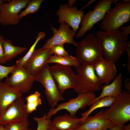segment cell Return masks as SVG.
I'll use <instances>...</instances> for the list:
<instances>
[{
	"label": "cell",
	"instance_id": "74e56055",
	"mask_svg": "<svg viewBox=\"0 0 130 130\" xmlns=\"http://www.w3.org/2000/svg\"><path fill=\"white\" fill-rule=\"evenodd\" d=\"M122 128L124 130H130V124L125 126L124 125Z\"/></svg>",
	"mask_w": 130,
	"mask_h": 130
},
{
	"label": "cell",
	"instance_id": "e0dca14e",
	"mask_svg": "<svg viewBox=\"0 0 130 130\" xmlns=\"http://www.w3.org/2000/svg\"><path fill=\"white\" fill-rule=\"evenodd\" d=\"M93 67L96 74L102 84H108L117 74L115 63L103 58Z\"/></svg>",
	"mask_w": 130,
	"mask_h": 130
},
{
	"label": "cell",
	"instance_id": "e575fe53",
	"mask_svg": "<svg viewBox=\"0 0 130 130\" xmlns=\"http://www.w3.org/2000/svg\"><path fill=\"white\" fill-rule=\"evenodd\" d=\"M96 1V0H90L88 2V3L86 4L82 7L81 9L80 10H83L88 7V6L91 5L94 2Z\"/></svg>",
	"mask_w": 130,
	"mask_h": 130
},
{
	"label": "cell",
	"instance_id": "4fadbf2b",
	"mask_svg": "<svg viewBox=\"0 0 130 130\" xmlns=\"http://www.w3.org/2000/svg\"><path fill=\"white\" fill-rule=\"evenodd\" d=\"M29 115L22 97L14 101L0 117V125L23 120L28 118Z\"/></svg>",
	"mask_w": 130,
	"mask_h": 130
},
{
	"label": "cell",
	"instance_id": "d6a6232c",
	"mask_svg": "<svg viewBox=\"0 0 130 130\" xmlns=\"http://www.w3.org/2000/svg\"><path fill=\"white\" fill-rule=\"evenodd\" d=\"M127 54L128 58V62L127 65V69L129 72H130V47L126 46L125 50Z\"/></svg>",
	"mask_w": 130,
	"mask_h": 130
},
{
	"label": "cell",
	"instance_id": "836d02e7",
	"mask_svg": "<svg viewBox=\"0 0 130 130\" xmlns=\"http://www.w3.org/2000/svg\"><path fill=\"white\" fill-rule=\"evenodd\" d=\"M124 86L126 90L130 92V79L129 78L126 79L124 81Z\"/></svg>",
	"mask_w": 130,
	"mask_h": 130
},
{
	"label": "cell",
	"instance_id": "30bf717a",
	"mask_svg": "<svg viewBox=\"0 0 130 130\" xmlns=\"http://www.w3.org/2000/svg\"><path fill=\"white\" fill-rule=\"evenodd\" d=\"M29 0H13L0 6V24L6 26L18 24L20 11L27 6Z\"/></svg>",
	"mask_w": 130,
	"mask_h": 130
},
{
	"label": "cell",
	"instance_id": "8d00e7d4",
	"mask_svg": "<svg viewBox=\"0 0 130 130\" xmlns=\"http://www.w3.org/2000/svg\"><path fill=\"white\" fill-rule=\"evenodd\" d=\"M122 128L116 125H114L112 127L109 129V130H120Z\"/></svg>",
	"mask_w": 130,
	"mask_h": 130
},
{
	"label": "cell",
	"instance_id": "277c9868",
	"mask_svg": "<svg viewBox=\"0 0 130 130\" xmlns=\"http://www.w3.org/2000/svg\"><path fill=\"white\" fill-rule=\"evenodd\" d=\"M130 18V1L118 2L107 12L100 26L104 31L112 32L119 30Z\"/></svg>",
	"mask_w": 130,
	"mask_h": 130
},
{
	"label": "cell",
	"instance_id": "44dd1931",
	"mask_svg": "<svg viewBox=\"0 0 130 130\" xmlns=\"http://www.w3.org/2000/svg\"><path fill=\"white\" fill-rule=\"evenodd\" d=\"M4 54L6 62L9 61L27 49L25 47L14 46L9 39H5L3 43Z\"/></svg>",
	"mask_w": 130,
	"mask_h": 130
},
{
	"label": "cell",
	"instance_id": "d6986e66",
	"mask_svg": "<svg viewBox=\"0 0 130 130\" xmlns=\"http://www.w3.org/2000/svg\"><path fill=\"white\" fill-rule=\"evenodd\" d=\"M81 120V118L65 114L55 117L52 121V127L56 130H75L79 127Z\"/></svg>",
	"mask_w": 130,
	"mask_h": 130
},
{
	"label": "cell",
	"instance_id": "ee69618b",
	"mask_svg": "<svg viewBox=\"0 0 130 130\" xmlns=\"http://www.w3.org/2000/svg\"><path fill=\"white\" fill-rule=\"evenodd\" d=\"M120 130H124L122 128Z\"/></svg>",
	"mask_w": 130,
	"mask_h": 130
},
{
	"label": "cell",
	"instance_id": "ba28073f",
	"mask_svg": "<svg viewBox=\"0 0 130 130\" xmlns=\"http://www.w3.org/2000/svg\"><path fill=\"white\" fill-rule=\"evenodd\" d=\"M96 97L94 93L92 92L78 93L76 98H71L66 102L57 105L56 108H51L46 113L47 118L50 119L53 115L63 110H66L69 112L70 116L75 117L77 112L79 109L89 106Z\"/></svg>",
	"mask_w": 130,
	"mask_h": 130
},
{
	"label": "cell",
	"instance_id": "4dcf8cb0",
	"mask_svg": "<svg viewBox=\"0 0 130 130\" xmlns=\"http://www.w3.org/2000/svg\"><path fill=\"white\" fill-rule=\"evenodd\" d=\"M5 39L4 37L0 34V64L1 65L4 64L6 62L3 47V43Z\"/></svg>",
	"mask_w": 130,
	"mask_h": 130
},
{
	"label": "cell",
	"instance_id": "7bdbcfd3",
	"mask_svg": "<svg viewBox=\"0 0 130 130\" xmlns=\"http://www.w3.org/2000/svg\"><path fill=\"white\" fill-rule=\"evenodd\" d=\"M47 130H56L52 127L49 128Z\"/></svg>",
	"mask_w": 130,
	"mask_h": 130
},
{
	"label": "cell",
	"instance_id": "7a4b0ae2",
	"mask_svg": "<svg viewBox=\"0 0 130 130\" xmlns=\"http://www.w3.org/2000/svg\"><path fill=\"white\" fill-rule=\"evenodd\" d=\"M76 47L77 60L80 64L94 66L103 58L101 47L95 35H87L78 42Z\"/></svg>",
	"mask_w": 130,
	"mask_h": 130
},
{
	"label": "cell",
	"instance_id": "1f68e13d",
	"mask_svg": "<svg viewBox=\"0 0 130 130\" xmlns=\"http://www.w3.org/2000/svg\"><path fill=\"white\" fill-rule=\"evenodd\" d=\"M120 29L123 34L127 37L130 33V25L127 26H121Z\"/></svg>",
	"mask_w": 130,
	"mask_h": 130
},
{
	"label": "cell",
	"instance_id": "d590c367",
	"mask_svg": "<svg viewBox=\"0 0 130 130\" xmlns=\"http://www.w3.org/2000/svg\"><path fill=\"white\" fill-rule=\"evenodd\" d=\"M76 1L75 0H69L68 1L67 4L69 7H72L74 5Z\"/></svg>",
	"mask_w": 130,
	"mask_h": 130
},
{
	"label": "cell",
	"instance_id": "60d3db41",
	"mask_svg": "<svg viewBox=\"0 0 130 130\" xmlns=\"http://www.w3.org/2000/svg\"><path fill=\"white\" fill-rule=\"evenodd\" d=\"M0 130H6L4 127V125H0Z\"/></svg>",
	"mask_w": 130,
	"mask_h": 130
},
{
	"label": "cell",
	"instance_id": "9c48e42d",
	"mask_svg": "<svg viewBox=\"0 0 130 130\" xmlns=\"http://www.w3.org/2000/svg\"><path fill=\"white\" fill-rule=\"evenodd\" d=\"M51 73L57 85L59 91L63 94L66 89H75L78 82L77 75L71 66L56 64L49 66Z\"/></svg>",
	"mask_w": 130,
	"mask_h": 130
},
{
	"label": "cell",
	"instance_id": "8992f818",
	"mask_svg": "<svg viewBox=\"0 0 130 130\" xmlns=\"http://www.w3.org/2000/svg\"><path fill=\"white\" fill-rule=\"evenodd\" d=\"M112 0H99L93 7V10H89L84 15L80 23L81 27L77 33L76 38L84 36L96 23L104 19L107 12L111 8Z\"/></svg>",
	"mask_w": 130,
	"mask_h": 130
},
{
	"label": "cell",
	"instance_id": "cb8c5ba5",
	"mask_svg": "<svg viewBox=\"0 0 130 130\" xmlns=\"http://www.w3.org/2000/svg\"><path fill=\"white\" fill-rule=\"evenodd\" d=\"M40 96V94L36 91L26 98L27 103L25 104V107L29 114L36 110L37 108L42 104Z\"/></svg>",
	"mask_w": 130,
	"mask_h": 130
},
{
	"label": "cell",
	"instance_id": "2e32d148",
	"mask_svg": "<svg viewBox=\"0 0 130 130\" xmlns=\"http://www.w3.org/2000/svg\"><path fill=\"white\" fill-rule=\"evenodd\" d=\"M114 125L102 110L94 116L88 117L79 127L75 130H106Z\"/></svg>",
	"mask_w": 130,
	"mask_h": 130
},
{
	"label": "cell",
	"instance_id": "f1b7e54d",
	"mask_svg": "<svg viewBox=\"0 0 130 130\" xmlns=\"http://www.w3.org/2000/svg\"><path fill=\"white\" fill-rule=\"evenodd\" d=\"M64 45L63 44L58 45L50 48L52 54L59 56L66 57L69 56L65 49Z\"/></svg>",
	"mask_w": 130,
	"mask_h": 130
},
{
	"label": "cell",
	"instance_id": "f35d334b",
	"mask_svg": "<svg viewBox=\"0 0 130 130\" xmlns=\"http://www.w3.org/2000/svg\"><path fill=\"white\" fill-rule=\"evenodd\" d=\"M118 0H112V4H116Z\"/></svg>",
	"mask_w": 130,
	"mask_h": 130
},
{
	"label": "cell",
	"instance_id": "5bb4252c",
	"mask_svg": "<svg viewBox=\"0 0 130 130\" xmlns=\"http://www.w3.org/2000/svg\"><path fill=\"white\" fill-rule=\"evenodd\" d=\"M84 13L83 11L78 10L76 7H70L67 4L60 5L56 14L58 16V23L68 25L76 33Z\"/></svg>",
	"mask_w": 130,
	"mask_h": 130
},
{
	"label": "cell",
	"instance_id": "3957f363",
	"mask_svg": "<svg viewBox=\"0 0 130 130\" xmlns=\"http://www.w3.org/2000/svg\"><path fill=\"white\" fill-rule=\"evenodd\" d=\"M103 111L106 117L111 120L114 125L122 128L130 120V92L122 89L110 108Z\"/></svg>",
	"mask_w": 130,
	"mask_h": 130
},
{
	"label": "cell",
	"instance_id": "b9f144b4",
	"mask_svg": "<svg viewBox=\"0 0 130 130\" xmlns=\"http://www.w3.org/2000/svg\"><path fill=\"white\" fill-rule=\"evenodd\" d=\"M6 0H0V6L2 3L6 2Z\"/></svg>",
	"mask_w": 130,
	"mask_h": 130
},
{
	"label": "cell",
	"instance_id": "6da1fadb",
	"mask_svg": "<svg viewBox=\"0 0 130 130\" xmlns=\"http://www.w3.org/2000/svg\"><path fill=\"white\" fill-rule=\"evenodd\" d=\"M95 36L104 58L115 64L117 62L125 51L127 37L119 30L112 32L99 30Z\"/></svg>",
	"mask_w": 130,
	"mask_h": 130
},
{
	"label": "cell",
	"instance_id": "8fae6325",
	"mask_svg": "<svg viewBox=\"0 0 130 130\" xmlns=\"http://www.w3.org/2000/svg\"><path fill=\"white\" fill-rule=\"evenodd\" d=\"M11 75L4 82L6 84L18 90L22 94L29 91L35 80V76L31 74L23 67L16 65Z\"/></svg>",
	"mask_w": 130,
	"mask_h": 130
},
{
	"label": "cell",
	"instance_id": "ffe728a7",
	"mask_svg": "<svg viewBox=\"0 0 130 130\" xmlns=\"http://www.w3.org/2000/svg\"><path fill=\"white\" fill-rule=\"evenodd\" d=\"M122 74L120 73L111 83L102 85L101 93L99 96L94 98L89 106H91L97 101L104 97L110 96L116 98L118 97L122 91Z\"/></svg>",
	"mask_w": 130,
	"mask_h": 130
},
{
	"label": "cell",
	"instance_id": "d4e9b609",
	"mask_svg": "<svg viewBox=\"0 0 130 130\" xmlns=\"http://www.w3.org/2000/svg\"><path fill=\"white\" fill-rule=\"evenodd\" d=\"M45 34L43 32H39L36 37V40L25 55L16 61V65L18 67H23L30 58L35 50V48L39 41L44 39Z\"/></svg>",
	"mask_w": 130,
	"mask_h": 130
},
{
	"label": "cell",
	"instance_id": "9a60e30c",
	"mask_svg": "<svg viewBox=\"0 0 130 130\" xmlns=\"http://www.w3.org/2000/svg\"><path fill=\"white\" fill-rule=\"evenodd\" d=\"M50 49L35 50L32 56L23 67L32 75L35 76L47 64V61L52 54Z\"/></svg>",
	"mask_w": 130,
	"mask_h": 130
},
{
	"label": "cell",
	"instance_id": "603a6c76",
	"mask_svg": "<svg viewBox=\"0 0 130 130\" xmlns=\"http://www.w3.org/2000/svg\"><path fill=\"white\" fill-rule=\"evenodd\" d=\"M52 63H56L65 66H73L76 68L80 64L77 61L76 58L72 55L64 57L54 54L50 56L47 62V64Z\"/></svg>",
	"mask_w": 130,
	"mask_h": 130
},
{
	"label": "cell",
	"instance_id": "52a82bcc",
	"mask_svg": "<svg viewBox=\"0 0 130 130\" xmlns=\"http://www.w3.org/2000/svg\"><path fill=\"white\" fill-rule=\"evenodd\" d=\"M49 66L46 64L35 77V80L44 86L46 99L51 108H53L59 102L65 100L51 73Z\"/></svg>",
	"mask_w": 130,
	"mask_h": 130
},
{
	"label": "cell",
	"instance_id": "4316f807",
	"mask_svg": "<svg viewBox=\"0 0 130 130\" xmlns=\"http://www.w3.org/2000/svg\"><path fill=\"white\" fill-rule=\"evenodd\" d=\"M29 122L28 118L23 120L6 124L4 127L6 130H32L29 128Z\"/></svg>",
	"mask_w": 130,
	"mask_h": 130
},
{
	"label": "cell",
	"instance_id": "ac0fdd59",
	"mask_svg": "<svg viewBox=\"0 0 130 130\" xmlns=\"http://www.w3.org/2000/svg\"><path fill=\"white\" fill-rule=\"evenodd\" d=\"M22 97L18 90L0 82V117L14 101Z\"/></svg>",
	"mask_w": 130,
	"mask_h": 130
},
{
	"label": "cell",
	"instance_id": "484cf974",
	"mask_svg": "<svg viewBox=\"0 0 130 130\" xmlns=\"http://www.w3.org/2000/svg\"><path fill=\"white\" fill-rule=\"evenodd\" d=\"M44 1V0H29L26 9L19 14L18 15L19 19H20L29 14L37 12Z\"/></svg>",
	"mask_w": 130,
	"mask_h": 130
},
{
	"label": "cell",
	"instance_id": "7c38bea8",
	"mask_svg": "<svg viewBox=\"0 0 130 130\" xmlns=\"http://www.w3.org/2000/svg\"><path fill=\"white\" fill-rule=\"evenodd\" d=\"M57 29L51 26L53 36L47 40L42 49L43 50L50 49L57 45L65 43L71 44L75 46L78 42L75 41L73 38L76 33L71 30L68 25L62 23Z\"/></svg>",
	"mask_w": 130,
	"mask_h": 130
},
{
	"label": "cell",
	"instance_id": "ab89813d",
	"mask_svg": "<svg viewBox=\"0 0 130 130\" xmlns=\"http://www.w3.org/2000/svg\"><path fill=\"white\" fill-rule=\"evenodd\" d=\"M126 46L130 47V40L126 42Z\"/></svg>",
	"mask_w": 130,
	"mask_h": 130
},
{
	"label": "cell",
	"instance_id": "83f0119b",
	"mask_svg": "<svg viewBox=\"0 0 130 130\" xmlns=\"http://www.w3.org/2000/svg\"><path fill=\"white\" fill-rule=\"evenodd\" d=\"M33 119L37 124L36 130H47L52 127V121L47 118L46 113L40 117H34Z\"/></svg>",
	"mask_w": 130,
	"mask_h": 130
},
{
	"label": "cell",
	"instance_id": "7402d4cb",
	"mask_svg": "<svg viewBox=\"0 0 130 130\" xmlns=\"http://www.w3.org/2000/svg\"><path fill=\"white\" fill-rule=\"evenodd\" d=\"M116 98L110 96L107 97L97 101L92 105L90 109L81 114L82 124L89 115L95 110L104 107H110L114 102Z\"/></svg>",
	"mask_w": 130,
	"mask_h": 130
},
{
	"label": "cell",
	"instance_id": "f546056e",
	"mask_svg": "<svg viewBox=\"0 0 130 130\" xmlns=\"http://www.w3.org/2000/svg\"><path fill=\"white\" fill-rule=\"evenodd\" d=\"M16 66L14 65L10 66H5L0 64V82L3 79L8 77L9 73H11Z\"/></svg>",
	"mask_w": 130,
	"mask_h": 130
},
{
	"label": "cell",
	"instance_id": "5b68a950",
	"mask_svg": "<svg viewBox=\"0 0 130 130\" xmlns=\"http://www.w3.org/2000/svg\"><path fill=\"white\" fill-rule=\"evenodd\" d=\"M78 82L74 89L78 93L92 92L101 89L102 84L95 72L93 66L81 64L76 68Z\"/></svg>",
	"mask_w": 130,
	"mask_h": 130
}]
</instances>
